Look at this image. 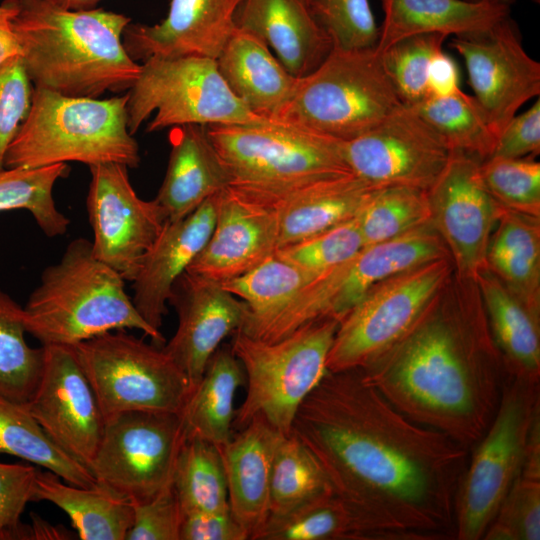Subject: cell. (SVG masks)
Instances as JSON below:
<instances>
[{
  "label": "cell",
  "mask_w": 540,
  "mask_h": 540,
  "mask_svg": "<svg viewBox=\"0 0 540 540\" xmlns=\"http://www.w3.org/2000/svg\"><path fill=\"white\" fill-rule=\"evenodd\" d=\"M291 434L365 540L455 539L470 449L403 414L360 369L328 371L300 405Z\"/></svg>",
  "instance_id": "6da1fadb"
},
{
  "label": "cell",
  "mask_w": 540,
  "mask_h": 540,
  "mask_svg": "<svg viewBox=\"0 0 540 540\" xmlns=\"http://www.w3.org/2000/svg\"><path fill=\"white\" fill-rule=\"evenodd\" d=\"M436 304L360 371L403 414L472 449L508 373L483 319Z\"/></svg>",
  "instance_id": "7a4b0ae2"
},
{
  "label": "cell",
  "mask_w": 540,
  "mask_h": 540,
  "mask_svg": "<svg viewBox=\"0 0 540 540\" xmlns=\"http://www.w3.org/2000/svg\"><path fill=\"white\" fill-rule=\"evenodd\" d=\"M10 24L23 49L34 87L98 98L128 91L141 64L123 45L131 18L102 8L70 10L51 0H8Z\"/></svg>",
  "instance_id": "3957f363"
},
{
  "label": "cell",
  "mask_w": 540,
  "mask_h": 540,
  "mask_svg": "<svg viewBox=\"0 0 540 540\" xmlns=\"http://www.w3.org/2000/svg\"><path fill=\"white\" fill-rule=\"evenodd\" d=\"M23 315L27 333L42 345L73 346L123 329L140 330L157 346L165 343L137 311L123 277L94 256L85 238L72 240L60 260L43 270Z\"/></svg>",
  "instance_id": "277c9868"
},
{
  "label": "cell",
  "mask_w": 540,
  "mask_h": 540,
  "mask_svg": "<svg viewBox=\"0 0 540 540\" xmlns=\"http://www.w3.org/2000/svg\"><path fill=\"white\" fill-rule=\"evenodd\" d=\"M127 93L107 99L63 95L34 87L28 116L11 142L5 168L80 162L140 164L128 129Z\"/></svg>",
  "instance_id": "5b68a950"
},
{
  "label": "cell",
  "mask_w": 540,
  "mask_h": 540,
  "mask_svg": "<svg viewBox=\"0 0 540 540\" xmlns=\"http://www.w3.org/2000/svg\"><path fill=\"white\" fill-rule=\"evenodd\" d=\"M339 323L338 318H320L272 342L234 332L230 346L242 365L247 392L235 410L233 427L239 430L260 416L290 435L300 405L328 372L327 356Z\"/></svg>",
  "instance_id": "8992f818"
},
{
  "label": "cell",
  "mask_w": 540,
  "mask_h": 540,
  "mask_svg": "<svg viewBox=\"0 0 540 540\" xmlns=\"http://www.w3.org/2000/svg\"><path fill=\"white\" fill-rule=\"evenodd\" d=\"M401 105L375 47H333L315 70L298 79L275 119L348 141L375 127Z\"/></svg>",
  "instance_id": "52a82bcc"
},
{
  "label": "cell",
  "mask_w": 540,
  "mask_h": 540,
  "mask_svg": "<svg viewBox=\"0 0 540 540\" xmlns=\"http://www.w3.org/2000/svg\"><path fill=\"white\" fill-rule=\"evenodd\" d=\"M206 130L235 190L275 189L351 172L343 141L304 125L267 119Z\"/></svg>",
  "instance_id": "ba28073f"
},
{
  "label": "cell",
  "mask_w": 540,
  "mask_h": 540,
  "mask_svg": "<svg viewBox=\"0 0 540 540\" xmlns=\"http://www.w3.org/2000/svg\"><path fill=\"white\" fill-rule=\"evenodd\" d=\"M540 417L539 383L510 377L488 429L470 450L455 498V539L479 540L523 467Z\"/></svg>",
  "instance_id": "9c48e42d"
},
{
  "label": "cell",
  "mask_w": 540,
  "mask_h": 540,
  "mask_svg": "<svg viewBox=\"0 0 540 540\" xmlns=\"http://www.w3.org/2000/svg\"><path fill=\"white\" fill-rule=\"evenodd\" d=\"M128 129L133 135L154 114L146 131L185 124H245L265 121L229 89L216 59L187 55L151 57L127 91Z\"/></svg>",
  "instance_id": "30bf717a"
},
{
  "label": "cell",
  "mask_w": 540,
  "mask_h": 540,
  "mask_svg": "<svg viewBox=\"0 0 540 540\" xmlns=\"http://www.w3.org/2000/svg\"><path fill=\"white\" fill-rule=\"evenodd\" d=\"M72 347L104 419L126 411L181 414L190 385L163 347L148 344L124 329Z\"/></svg>",
  "instance_id": "8fae6325"
},
{
  "label": "cell",
  "mask_w": 540,
  "mask_h": 540,
  "mask_svg": "<svg viewBox=\"0 0 540 540\" xmlns=\"http://www.w3.org/2000/svg\"><path fill=\"white\" fill-rule=\"evenodd\" d=\"M448 256L431 223L392 240L365 246L347 262L307 283L269 317V329L275 336L285 337L320 318L341 321L378 283Z\"/></svg>",
  "instance_id": "7c38bea8"
},
{
  "label": "cell",
  "mask_w": 540,
  "mask_h": 540,
  "mask_svg": "<svg viewBox=\"0 0 540 540\" xmlns=\"http://www.w3.org/2000/svg\"><path fill=\"white\" fill-rule=\"evenodd\" d=\"M450 272V260L444 257L374 286L341 319L327 356V370L363 369L383 354L437 303Z\"/></svg>",
  "instance_id": "4fadbf2b"
},
{
  "label": "cell",
  "mask_w": 540,
  "mask_h": 540,
  "mask_svg": "<svg viewBox=\"0 0 540 540\" xmlns=\"http://www.w3.org/2000/svg\"><path fill=\"white\" fill-rule=\"evenodd\" d=\"M186 437L179 413L126 411L105 418L89 470L97 484L130 502L147 501L172 483Z\"/></svg>",
  "instance_id": "5bb4252c"
},
{
  "label": "cell",
  "mask_w": 540,
  "mask_h": 540,
  "mask_svg": "<svg viewBox=\"0 0 540 540\" xmlns=\"http://www.w3.org/2000/svg\"><path fill=\"white\" fill-rule=\"evenodd\" d=\"M343 151L350 171L374 187L409 186L425 191L453 153L440 135L404 104L369 131L343 141Z\"/></svg>",
  "instance_id": "9a60e30c"
},
{
  "label": "cell",
  "mask_w": 540,
  "mask_h": 540,
  "mask_svg": "<svg viewBox=\"0 0 540 540\" xmlns=\"http://www.w3.org/2000/svg\"><path fill=\"white\" fill-rule=\"evenodd\" d=\"M89 169L86 206L93 254L125 281H133L167 216L155 198L144 200L137 195L127 166L106 163Z\"/></svg>",
  "instance_id": "2e32d148"
},
{
  "label": "cell",
  "mask_w": 540,
  "mask_h": 540,
  "mask_svg": "<svg viewBox=\"0 0 540 540\" xmlns=\"http://www.w3.org/2000/svg\"><path fill=\"white\" fill-rule=\"evenodd\" d=\"M480 163L475 157L453 152L427 190L432 227L458 274L475 281L487 268L486 254L502 208L481 179Z\"/></svg>",
  "instance_id": "e0dca14e"
},
{
  "label": "cell",
  "mask_w": 540,
  "mask_h": 540,
  "mask_svg": "<svg viewBox=\"0 0 540 540\" xmlns=\"http://www.w3.org/2000/svg\"><path fill=\"white\" fill-rule=\"evenodd\" d=\"M451 47L463 58L474 97L497 136L529 100L540 94V63L525 51L509 16L481 33L457 36Z\"/></svg>",
  "instance_id": "ac0fdd59"
},
{
  "label": "cell",
  "mask_w": 540,
  "mask_h": 540,
  "mask_svg": "<svg viewBox=\"0 0 540 540\" xmlns=\"http://www.w3.org/2000/svg\"><path fill=\"white\" fill-rule=\"evenodd\" d=\"M42 346L41 378L26 407L56 445L89 469L105 419L73 347Z\"/></svg>",
  "instance_id": "d6986e66"
},
{
  "label": "cell",
  "mask_w": 540,
  "mask_h": 540,
  "mask_svg": "<svg viewBox=\"0 0 540 540\" xmlns=\"http://www.w3.org/2000/svg\"><path fill=\"white\" fill-rule=\"evenodd\" d=\"M168 303L176 310L178 325L163 349L185 374L191 391L222 341L241 328L247 306L218 282L186 271L174 283Z\"/></svg>",
  "instance_id": "ffe728a7"
},
{
  "label": "cell",
  "mask_w": 540,
  "mask_h": 540,
  "mask_svg": "<svg viewBox=\"0 0 540 540\" xmlns=\"http://www.w3.org/2000/svg\"><path fill=\"white\" fill-rule=\"evenodd\" d=\"M278 248L274 211L227 187L218 193L209 239L186 272L220 283L251 270Z\"/></svg>",
  "instance_id": "44dd1931"
},
{
  "label": "cell",
  "mask_w": 540,
  "mask_h": 540,
  "mask_svg": "<svg viewBox=\"0 0 540 540\" xmlns=\"http://www.w3.org/2000/svg\"><path fill=\"white\" fill-rule=\"evenodd\" d=\"M376 188L348 172L275 189H230L274 211L280 248L356 217Z\"/></svg>",
  "instance_id": "7402d4cb"
},
{
  "label": "cell",
  "mask_w": 540,
  "mask_h": 540,
  "mask_svg": "<svg viewBox=\"0 0 540 540\" xmlns=\"http://www.w3.org/2000/svg\"><path fill=\"white\" fill-rule=\"evenodd\" d=\"M241 0H170L158 24L129 23L123 45L135 61L196 55L217 59L236 29Z\"/></svg>",
  "instance_id": "603a6c76"
},
{
  "label": "cell",
  "mask_w": 540,
  "mask_h": 540,
  "mask_svg": "<svg viewBox=\"0 0 540 540\" xmlns=\"http://www.w3.org/2000/svg\"><path fill=\"white\" fill-rule=\"evenodd\" d=\"M219 193V192H218ZM218 193L178 220H167L133 282L134 306L160 331L176 280L201 252L214 227Z\"/></svg>",
  "instance_id": "cb8c5ba5"
},
{
  "label": "cell",
  "mask_w": 540,
  "mask_h": 540,
  "mask_svg": "<svg viewBox=\"0 0 540 540\" xmlns=\"http://www.w3.org/2000/svg\"><path fill=\"white\" fill-rule=\"evenodd\" d=\"M284 435L260 416L218 448L227 482L229 508L253 540L270 515V481L277 444Z\"/></svg>",
  "instance_id": "d4e9b609"
},
{
  "label": "cell",
  "mask_w": 540,
  "mask_h": 540,
  "mask_svg": "<svg viewBox=\"0 0 540 540\" xmlns=\"http://www.w3.org/2000/svg\"><path fill=\"white\" fill-rule=\"evenodd\" d=\"M235 25L259 36L296 78L315 70L333 48L306 0H241Z\"/></svg>",
  "instance_id": "484cf974"
},
{
  "label": "cell",
  "mask_w": 540,
  "mask_h": 540,
  "mask_svg": "<svg viewBox=\"0 0 540 540\" xmlns=\"http://www.w3.org/2000/svg\"><path fill=\"white\" fill-rule=\"evenodd\" d=\"M166 173L155 197L167 220L181 219L206 199L226 189L230 176L213 146L206 126L171 127Z\"/></svg>",
  "instance_id": "4316f807"
},
{
  "label": "cell",
  "mask_w": 540,
  "mask_h": 540,
  "mask_svg": "<svg viewBox=\"0 0 540 540\" xmlns=\"http://www.w3.org/2000/svg\"><path fill=\"white\" fill-rule=\"evenodd\" d=\"M216 62L232 93L253 113L268 119L279 115L299 79L259 36L237 27Z\"/></svg>",
  "instance_id": "83f0119b"
},
{
  "label": "cell",
  "mask_w": 540,
  "mask_h": 540,
  "mask_svg": "<svg viewBox=\"0 0 540 540\" xmlns=\"http://www.w3.org/2000/svg\"><path fill=\"white\" fill-rule=\"evenodd\" d=\"M383 20L376 50L420 34L465 36L491 29L510 15V6L466 0H379Z\"/></svg>",
  "instance_id": "f1b7e54d"
},
{
  "label": "cell",
  "mask_w": 540,
  "mask_h": 540,
  "mask_svg": "<svg viewBox=\"0 0 540 540\" xmlns=\"http://www.w3.org/2000/svg\"><path fill=\"white\" fill-rule=\"evenodd\" d=\"M479 285L491 336L510 377L539 383V316L532 313L488 268Z\"/></svg>",
  "instance_id": "f546056e"
},
{
  "label": "cell",
  "mask_w": 540,
  "mask_h": 540,
  "mask_svg": "<svg viewBox=\"0 0 540 540\" xmlns=\"http://www.w3.org/2000/svg\"><path fill=\"white\" fill-rule=\"evenodd\" d=\"M487 268L535 315L540 312V218L501 208Z\"/></svg>",
  "instance_id": "4dcf8cb0"
},
{
  "label": "cell",
  "mask_w": 540,
  "mask_h": 540,
  "mask_svg": "<svg viewBox=\"0 0 540 540\" xmlns=\"http://www.w3.org/2000/svg\"><path fill=\"white\" fill-rule=\"evenodd\" d=\"M61 480L38 469L33 501H48L63 510L81 540H125L133 522L130 502L100 485L84 488Z\"/></svg>",
  "instance_id": "1f68e13d"
},
{
  "label": "cell",
  "mask_w": 540,
  "mask_h": 540,
  "mask_svg": "<svg viewBox=\"0 0 540 540\" xmlns=\"http://www.w3.org/2000/svg\"><path fill=\"white\" fill-rule=\"evenodd\" d=\"M244 382L242 365L231 346H220L181 412L186 436L201 438L218 448L227 444L232 437L235 394Z\"/></svg>",
  "instance_id": "d6a6232c"
},
{
  "label": "cell",
  "mask_w": 540,
  "mask_h": 540,
  "mask_svg": "<svg viewBox=\"0 0 540 540\" xmlns=\"http://www.w3.org/2000/svg\"><path fill=\"white\" fill-rule=\"evenodd\" d=\"M0 453L43 467L71 485L84 488L98 485L86 466L50 439L25 404L1 396Z\"/></svg>",
  "instance_id": "836d02e7"
},
{
  "label": "cell",
  "mask_w": 540,
  "mask_h": 540,
  "mask_svg": "<svg viewBox=\"0 0 540 540\" xmlns=\"http://www.w3.org/2000/svg\"><path fill=\"white\" fill-rule=\"evenodd\" d=\"M445 141L452 152L480 161L489 158L498 136L474 96L460 88L443 95H432L411 106Z\"/></svg>",
  "instance_id": "e575fe53"
},
{
  "label": "cell",
  "mask_w": 540,
  "mask_h": 540,
  "mask_svg": "<svg viewBox=\"0 0 540 540\" xmlns=\"http://www.w3.org/2000/svg\"><path fill=\"white\" fill-rule=\"evenodd\" d=\"M172 485L183 515L228 511V490L218 447L186 436L177 456Z\"/></svg>",
  "instance_id": "d590c367"
},
{
  "label": "cell",
  "mask_w": 540,
  "mask_h": 540,
  "mask_svg": "<svg viewBox=\"0 0 540 540\" xmlns=\"http://www.w3.org/2000/svg\"><path fill=\"white\" fill-rule=\"evenodd\" d=\"M253 540H365L344 504L326 491L294 509L269 516Z\"/></svg>",
  "instance_id": "8d00e7d4"
},
{
  "label": "cell",
  "mask_w": 540,
  "mask_h": 540,
  "mask_svg": "<svg viewBox=\"0 0 540 540\" xmlns=\"http://www.w3.org/2000/svg\"><path fill=\"white\" fill-rule=\"evenodd\" d=\"M23 307L0 289V396L27 404L41 378L44 348L25 340Z\"/></svg>",
  "instance_id": "74e56055"
},
{
  "label": "cell",
  "mask_w": 540,
  "mask_h": 540,
  "mask_svg": "<svg viewBox=\"0 0 540 540\" xmlns=\"http://www.w3.org/2000/svg\"><path fill=\"white\" fill-rule=\"evenodd\" d=\"M69 173L67 163L44 167H12L0 170V212L24 209L42 232L50 237L67 232L70 220L56 206L53 188Z\"/></svg>",
  "instance_id": "f35d334b"
},
{
  "label": "cell",
  "mask_w": 540,
  "mask_h": 540,
  "mask_svg": "<svg viewBox=\"0 0 540 540\" xmlns=\"http://www.w3.org/2000/svg\"><path fill=\"white\" fill-rule=\"evenodd\" d=\"M356 218L366 246L392 240L431 223L427 191L409 186L376 188Z\"/></svg>",
  "instance_id": "ab89813d"
},
{
  "label": "cell",
  "mask_w": 540,
  "mask_h": 540,
  "mask_svg": "<svg viewBox=\"0 0 540 540\" xmlns=\"http://www.w3.org/2000/svg\"><path fill=\"white\" fill-rule=\"evenodd\" d=\"M314 278L275 252L251 270L219 284L246 304L245 322L274 313Z\"/></svg>",
  "instance_id": "60d3db41"
},
{
  "label": "cell",
  "mask_w": 540,
  "mask_h": 540,
  "mask_svg": "<svg viewBox=\"0 0 540 540\" xmlns=\"http://www.w3.org/2000/svg\"><path fill=\"white\" fill-rule=\"evenodd\" d=\"M486 540L540 539V436H531L520 474L505 496Z\"/></svg>",
  "instance_id": "b9f144b4"
},
{
  "label": "cell",
  "mask_w": 540,
  "mask_h": 540,
  "mask_svg": "<svg viewBox=\"0 0 540 540\" xmlns=\"http://www.w3.org/2000/svg\"><path fill=\"white\" fill-rule=\"evenodd\" d=\"M330 488L319 465L293 435H282L273 458L270 515L284 514Z\"/></svg>",
  "instance_id": "7bdbcfd3"
},
{
  "label": "cell",
  "mask_w": 540,
  "mask_h": 540,
  "mask_svg": "<svg viewBox=\"0 0 540 540\" xmlns=\"http://www.w3.org/2000/svg\"><path fill=\"white\" fill-rule=\"evenodd\" d=\"M446 37L437 33L413 35L379 52L402 104L414 106L432 95L431 68Z\"/></svg>",
  "instance_id": "ee69618b"
},
{
  "label": "cell",
  "mask_w": 540,
  "mask_h": 540,
  "mask_svg": "<svg viewBox=\"0 0 540 540\" xmlns=\"http://www.w3.org/2000/svg\"><path fill=\"white\" fill-rule=\"evenodd\" d=\"M481 179L502 207L540 218V163L532 157H489L480 163Z\"/></svg>",
  "instance_id": "f6af8a7d"
},
{
  "label": "cell",
  "mask_w": 540,
  "mask_h": 540,
  "mask_svg": "<svg viewBox=\"0 0 540 540\" xmlns=\"http://www.w3.org/2000/svg\"><path fill=\"white\" fill-rule=\"evenodd\" d=\"M365 246L357 218L354 217L308 238L280 247L276 253L317 277L347 262Z\"/></svg>",
  "instance_id": "bcb514c9"
},
{
  "label": "cell",
  "mask_w": 540,
  "mask_h": 540,
  "mask_svg": "<svg viewBox=\"0 0 540 540\" xmlns=\"http://www.w3.org/2000/svg\"><path fill=\"white\" fill-rule=\"evenodd\" d=\"M333 47L353 50L376 46L378 26L369 0H306Z\"/></svg>",
  "instance_id": "7dc6e473"
},
{
  "label": "cell",
  "mask_w": 540,
  "mask_h": 540,
  "mask_svg": "<svg viewBox=\"0 0 540 540\" xmlns=\"http://www.w3.org/2000/svg\"><path fill=\"white\" fill-rule=\"evenodd\" d=\"M33 89L23 57L0 67V170L11 142L29 114Z\"/></svg>",
  "instance_id": "c3c4849f"
},
{
  "label": "cell",
  "mask_w": 540,
  "mask_h": 540,
  "mask_svg": "<svg viewBox=\"0 0 540 540\" xmlns=\"http://www.w3.org/2000/svg\"><path fill=\"white\" fill-rule=\"evenodd\" d=\"M37 470L33 465L0 463V539H31V527L20 520L33 501Z\"/></svg>",
  "instance_id": "681fc988"
},
{
  "label": "cell",
  "mask_w": 540,
  "mask_h": 540,
  "mask_svg": "<svg viewBox=\"0 0 540 540\" xmlns=\"http://www.w3.org/2000/svg\"><path fill=\"white\" fill-rule=\"evenodd\" d=\"M131 505L133 522L125 540H180L183 513L172 483L153 498Z\"/></svg>",
  "instance_id": "f907efd6"
},
{
  "label": "cell",
  "mask_w": 540,
  "mask_h": 540,
  "mask_svg": "<svg viewBox=\"0 0 540 540\" xmlns=\"http://www.w3.org/2000/svg\"><path fill=\"white\" fill-rule=\"evenodd\" d=\"M540 152V100L515 115L498 136L492 156L503 158L534 157Z\"/></svg>",
  "instance_id": "816d5d0a"
},
{
  "label": "cell",
  "mask_w": 540,
  "mask_h": 540,
  "mask_svg": "<svg viewBox=\"0 0 540 540\" xmlns=\"http://www.w3.org/2000/svg\"><path fill=\"white\" fill-rule=\"evenodd\" d=\"M180 540H249L230 510L184 514Z\"/></svg>",
  "instance_id": "f5cc1de1"
},
{
  "label": "cell",
  "mask_w": 540,
  "mask_h": 540,
  "mask_svg": "<svg viewBox=\"0 0 540 540\" xmlns=\"http://www.w3.org/2000/svg\"><path fill=\"white\" fill-rule=\"evenodd\" d=\"M459 88L458 73L454 61L443 51L433 61L430 73L432 95H443ZM431 95V96H432Z\"/></svg>",
  "instance_id": "db71d44e"
},
{
  "label": "cell",
  "mask_w": 540,
  "mask_h": 540,
  "mask_svg": "<svg viewBox=\"0 0 540 540\" xmlns=\"http://www.w3.org/2000/svg\"><path fill=\"white\" fill-rule=\"evenodd\" d=\"M10 20L0 21V67L18 57H23L22 46L11 27Z\"/></svg>",
  "instance_id": "11a10c76"
},
{
  "label": "cell",
  "mask_w": 540,
  "mask_h": 540,
  "mask_svg": "<svg viewBox=\"0 0 540 540\" xmlns=\"http://www.w3.org/2000/svg\"><path fill=\"white\" fill-rule=\"evenodd\" d=\"M62 536H66L62 530L51 527L37 516H34L33 526L31 527L32 539H64Z\"/></svg>",
  "instance_id": "9f6ffc18"
},
{
  "label": "cell",
  "mask_w": 540,
  "mask_h": 540,
  "mask_svg": "<svg viewBox=\"0 0 540 540\" xmlns=\"http://www.w3.org/2000/svg\"><path fill=\"white\" fill-rule=\"evenodd\" d=\"M57 5L70 10H87L95 8L102 0H51Z\"/></svg>",
  "instance_id": "6f0895ef"
},
{
  "label": "cell",
  "mask_w": 540,
  "mask_h": 540,
  "mask_svg": "<svg viewBox=\"0 0 540 540\" xmlns=\"http://www.w3.org/2000/svg\"><path fill=\"white\" fill-rule=\"evenodd\" d=\"M15 8L8 0H3L0 4V21L11 19L15 15Z\"/></svg>",
  "instance_id": "680465c9"
},
{
  "label": "cell",
  "mask_w": 540,
  "mask_h": 540,
  "mask_svg": "<svg viewBox=\"0 0 540 540\" xmlns=\"http://www.w3.org/2000/svg\"><path fill=\"white\" fill-rule=\"evenodd\" d=\"M469 2H490V3H497V4H504L507 6H510L515 0H466ZM536 3H539L540 0H533Z\"/></svg>",
  "instance_id": "91938a15"
}]
</instances>
